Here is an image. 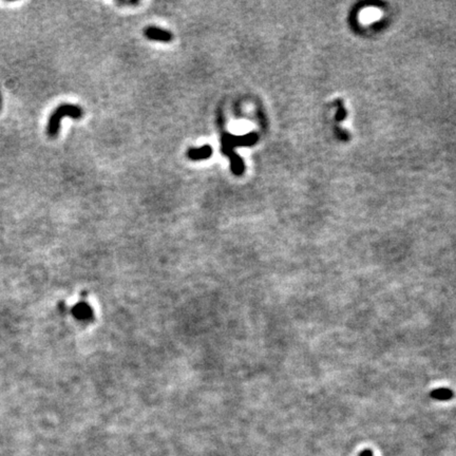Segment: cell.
<instances>
[{
    "instance_id": "1",
    "label": "cell",
    "mask_w": 456,
    "mask_h": 456,
    "mask_svg": "<svg viewBox=\"0 0 456 456\" xmlns=\"http://www.w3.org/2000/svg\"><path fill=\"white\" fill-rule=\"evenodd\" d=\"M65 116H70L75 119L80 118L83 116V110L74 105H62L56 108L48 121V134L50 136L57 135L60 129V123Z\"/></svg>"
},
{
    "instance_id": "2",
    "label": "cell",
    "mask_w": 456,
    "mask_h": 456,
    "mask_svg": "<svg viewBox=\"0 0 456 456\" xmlns=\"http://www.w3.org/2000/svg\"><path fill=\"white\" fill-rule=\"evenodd\" d=\"M258 140V134L256 132H250L245 135H232L229 133H224L222 135L221 143L222 145L227 146L235 150L236 147H244V146H252L256 144Z\"/></svg>"
},
{
    "instance_id": "3",
    "label": "cell",
    "mask_w": 456,
    "mask_h": 456,
    "mask_svg": "<svg viewBox=\"0 0 456 456\" xmlns=\"http://www.w3.org/2000/svg\"><path fill=\"white\" fill-rule=\"evenodd\" d=\"M144 35L150 40H158L162 43H169L174 38L171 32L157 27H148L145 29Z\"/></svg>"
},
{
    "instance_id": "4",
    "label": "cell",
    "mask_w": 456,
    "mask_h": 456,
    "mask_svg": "<svg viewBox=\"0 0 456 456\" xmlns=\"http://www.w3.org/2000/svg\"><path fill=\"white\" fill-rule=\"evenodd\" d=\"M382 16V12L378 8L369 7L363 9L359 14V20L362 25H371L376 23Z\"/></svg>"
},
{
    "instance_id": "5",
    "label": "cell",
    "mask_w": 456,
    "mask_h": 456,
    "mask_svg": "<svg viewBox=\"0 0 456 456\" xmlns=\"http://www.w3.org/2000/svg\"><path fill=\"white\" fill-rule=\"evenodd\" d=\"M212 148L209 145H205L201 148H192L188 151V158L192 161H199V160H207L212 156Z\"/></svg>"
},
{
    "instance_id": "6",
    "label": "cell",
    "mask_w": 456,
    "mask_h": 456,
    "mask_svg": "<svg viewBox=\"0 0 456 456\" xmlns=\"http://www.w3.org/2000/svg\"><path fill=\"white\" fill-rule=\"evenodd\" d=\"M430 397L437 401H448L454 397V392L449 388H437L430 392Z\"/></svg>"
},
{
    "instance_id": "7",
    "label": "cell",
    "mask_w": 456,
    "mask_h": 456,
    "mask_svg": "<svg viewBox=\"0 0 456 456\" xmlns=\"http://www.w3.org/2000/svg\"><path fill=\"white\" fill-rule=\"evenodd\" d=\"M117 3L123 6H136L139 4L137 0H118Z\"/></svg>"
},
{
    "instance_id": "8",
    "label": "cell",
    "mask_w": 456,
    "mask_h": 456,
    "mask_svg": "<svg viewBox=\"0 0 456 456\" xmlns=\"http://www.w3.org/2000/svg\"><path fill=\"white\" fill-rule=\"evenodd\" d=\"M359 456H374V454H373V452L371 450L367 449V450H363L362 452H360Z\"/></svg>"
}]
</instances>
